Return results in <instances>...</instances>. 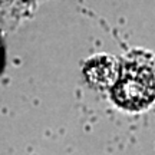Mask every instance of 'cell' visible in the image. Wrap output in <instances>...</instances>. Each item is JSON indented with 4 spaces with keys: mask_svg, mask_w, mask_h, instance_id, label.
<instances>
[{
    "mask_svg": "<svg viewBox=\"0 0 155 155\" xmlns=\"http://www.w3.org/2000/svg\"><path fill=\"white\" fill-rule=\"evenodd\" d=\"M112 101L129 112L145 111L155 104V58L131 55L119 63V75L112 86Z\"/></svg>",
    "mask_w": 155,
    "mask_h": 155,
    "instance_id": "6da1fadb",
    "label": "cell"
},
{
    "mask_svg": "<svg viewBox=\"0 0 155 155\" xmlns=\"http://www.w3.org/2000/svg\"><path fill=\"white\" fill-rule=\"evenodd\" d=\"M118 75L119 63H116L114 58L108 56H96L91 59L85 68V76L98 88H112L118 79Z\"/></svg>",
    "mask_w": 155,
    "mask_h": 155,
    "instance_id": "7a4b0ae2",
    "label": "cell"
},
{
    "mask_svg": "<svg viewBox=\"0 0 155 155\" xmlns=\"http://www.w3.org/2000/svg\"><path fill=\"white\" fill-rule=\"evenodd\" d=\"M3 63H5V46H3V39L0 33V72L3 69Z\"/></svg>",
    "mask_w": 155,
    "mask_h": 155,
    "instance_id": "3957f363",
    "label": "cell"
}]
</instances>
